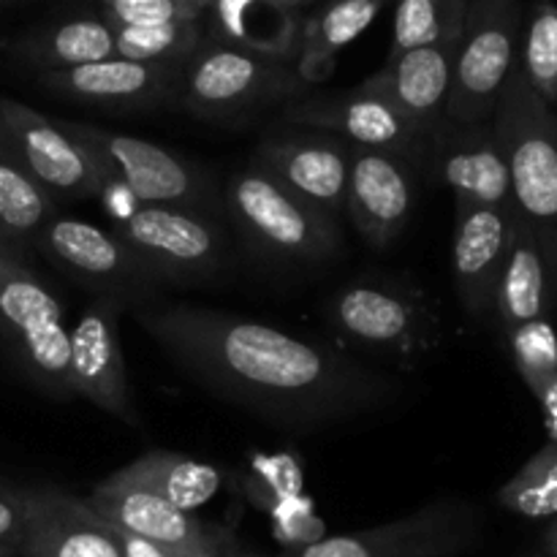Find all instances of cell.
<instances>
[{"mask_svg": "<svg viewBox=\"0 0 557 557\" xmlns=\"http://www.w3.org/2000/svg\"><path fill=\"white\" fill-rule=\"evenodd\" d=\"M424 166L455 194V205L511 207V177L493 123L446 120L433 134Z\"/></svg>", "mask_w": 557, "mask_h": 557, "instance_id": "obj_16", "label": "cell"}, {"mask_svg": "<svg viewBox=\"0 0 557 557\" xmlns=\"http://www.w3.org/2000/svg\"><path fill=\"white\" fill-rule=\"evenodd\" d=\"M270 11L272 5L261 0H210L207 14L212 20V38L226 47L286 63L288 54L299 52L302 25L297 14L272 22L261 20Z\"/></svg>", "mask_w": 557, "mask_h": 557, "instance_id": "obj_27", "label": "cell"}, {"mask_svg": "<svg viewBox=\"0 0 557 557\" xmlns=\"http://www.w3.org/2000/svg\"><path fill=\"white\" fill-rule=\"evenodd\" d=\"M54 215L58 201L0 152V248L25 256Z\"/></svg>", "mask_w": 557, "mask_h": 557, "instance_id": "obj_28", "label": "cell"}, {"mask_svg": "<svg viewBox=\"0 0 557 557\" xmlns=\"http://www.w3.org/2000/svg\"><path fill=\"white\" fill-rule=\"evenodd\" d=\"M517 71L528 82L539 101L557 112V3L533 0L522 20Z\"/></svg>", "mask_w": 557, "mask_h": 557, "instance_id": "obj_29", "label": "cell"}, {"mask_svg": "<svg viewBox=\"0 0 557 557\" xmlns=\"http://www.w3.org/2000/svg\"><path fill=\"white\" fill-rule=\"evenodd\" d=\"M490 123L509 163L511 207L542 245L557 299V112L539 101L515 65Z\"/></svg>", "mask_w": 557, "mask_h": 557, "instance_id": "obj_2", "label": "cell"}, {"mask_svg": "<svg viewBox=\"0 0 557 557\" xmlns=\"http://www.w3.org/2000/svg\"><path fill=\"white\" fill-rule=\"evenodd\" d=\"M27 520V493L25 490L0 487V544L20 547Z\"/></svg>", "mask_w": 557, "mask_h": 557, "instance_id": "obj_34", "label": "cell"}, {"mask_svg": "<svg viewBox=\"0 0 557 557\" xmlns=\"http://www.w3.org/2000/svg\"><path fill=\"white\" fill-rule=\"evenodd\" d=\"M515 207L455 205L451 234V277L457 297L473 319L495 308V288L515 239Z\"/></svg>", "mask_w": 557, "mask_h": 557, "instance_id": "obj_17", "label": "cell"}, {"mask_svg": "<svg viewBox=\"0 0 557 557\" xmlns=\"http://www.w3.org/2000/svg\"><path fill=\"white\" fill-rule=\"evenodd\" d=\"M71 326L63 302L25 256L0 248V337L22 373L54 400H71Z\"/></svg>", "mask_w": 557, "mask_h": 557, "instance_id": "obj_4", "label": "cell"}, {"mask_svg": "<svg viewBox=\"0 0 557 557\" xmlns=\"http://www.w3.org/2000/svg\"><path fill=\"white\" fill-rule=\"evenodd\" d=\"M522 20L520 0H468L446 109L449 123L476 125L493 120L517 65Z\"/></svg>", "mask_w": 557, "mask_h": 557, "instance_id": "obj_8", "label": "cell"}, {"mask_svg": "<svg viewBox=\"0 0 557 557\" xmlns=\"http://www.w3.org/2000/svg\"><path fill=\"white\" fill-rule=\"evenodd\" d=\"M134 315L207 392L283 428L351 422L403 395L395 375L267 321L190 305H145Z\"/></svg>", "mask_w": 557, "mask_h": 557, "instance_id": "obj_1", "label": "cell"}, {"mask_svg": "<svg viewBox=\"0 0 557 557\" xmlns=\"http://www.w3.org/2000/svg\"><path fill=\"white\" fill-rule=\"evenodd\" d=\"M0 152L54 201L90 199L103 188L85 147L63 125L14 98H0Z\"/></svg>", "mask_w": 557, "mask_h": 557, "instance_id": "obj_13", "label": "cell"}, {"mask_svg": "<svg viewBox=\"0 0 557 557\" xmlns=\"http://www.w3.org/2000/svg\"><path fill=\"white\" fill-rule=\"evenodd\" d=\"M460 38H446L430 47L408 49L397 58H386L375 74L359 82V87L386 98L411 123L435 134L446 123Z\"/></svg>", "mask_w": 557, "mask_h": 557, "instance_id": "obj_20", "label": "cell"}, {"mask_svg": "<svg viewBox=\"0 0 557 557\" xmlns=\"http://www.w3.org/2000/svg\"><path fill=\"white\" fill-rule=\"evenodd\" d=\"M16 557H25V555H16Z\"/></svg>", "mask_w": 557, "mask_h": 557, "instance_id": "obj_44", "label": "cell"}, {"mask_svg": "<svg viewBox=\"0 0 557 557\" xmlns=\"http://www.w3.org/2000/svg\"><path fill=\"white\" fill-rule=\"evenodd\" d=\"M120 313L123 310L117 305L96 299L71 324V386L74 397H85L98 411L120 419L128 428H141L117 341Z\"/></svg>", "mask_w": 557, "mask_h": 557, "instance_id": "obj_15", "label": "cell"}, {"mask_svg": "<svg viewBox=\"0 0 557 557\" xmlns=\"http://www.w3.org/2000/svg\"><path fill=\"white\" fill-rule=\"evenodd\" d=\"M261 3L272 5V9H281V11H294V14H297V11L302 9V5H308L310 0H261Z\"/></svg>", "mask_w": 557, "mask_h": 557, "instance_id": "obj_39", "label": "cell"}, {"mask_svg": "<svg viewBox=\"0 0 557 557\" xmlns=\"http://www.w3.org/2000/svg\"><path fill=\"white\" fill-rule=\"evenodd\" d=\"M308 90L297 69L207 36L183 63L174 103L201 120H239Z\"/></svg>", "mask_w": 557, "mask_h": 557, "instance_id": "obj_6", "label": "cell"}, {"mask_svg": "<svg viewBox=\"0 0 557 557\" xmlns=\"http://www.w3.org/2000/svg\"><path fill=\"white\" fill-rule=\"evenodd\" d=\"M482 511L444 498L392 522L315 539L283 557H460L479 542Z\"/></svg>", "mask_w": 557, "mask_h": 557, "instance_id": "obj_10", "label": "cell"}, {"mask_svg": "<svg viewBox=\"0 0 557 557\" xmlns=\"http://www.w3.org/2000/svg\"><path fill=\"white\" fill-rule=\"evenodd\" d=\"M112 232L163 286L199 283L226 264V234L218 218L205 212L141 205L128 218L112 221Z\"/></svg>", "mask_w": 557, "mask_h": 557, "instance_id": "obj_11", "label": "cell"}, {"mask_svg": "<svg viewBox=\"0 0 557 557\" xmlns=\"http://www.w3.org/2000/svg\"><path fill=\"white\" fill-rule=\"evenodd\" d=\"M14 52L41 74L76 69L114 58V27L103 16H74L27 33L14 44Z\"/></svg>", "mask_w": 557, "mask_h": 557, "instance_id": "obj_26", "label": "cell"}, {"mask_svg": "<svg viewBox=\"0 0 557 557\" xmlns=\"http://www.w3.org/2000/svg\"><path fill=\"white\" fill-rule=\"evenodd\" d=\"M413 205L417 185L411 163L389 152L354 147L346 215L370 248H392L411 221Z\"/></svg>", "mask_w": 557, "mask_h": 557, "instance_id": "obj_18", "label": "cell"}, {"mask_svg": "<svg viewBox=\"0 0 557 557\" xmlns=\"http://www.w3.org/2000/svg\"><path fill=\"white\" fill-rule=\"evenodd\" d=\"M223 215L250 250L281 264H326L341 250V223L267 174L245 163L221 190Z\"/></svg>", "mask_w": 557, "mask_h": 557, "instance_id": "obj_3", "label": "cell"}, {"mask_svg": "<svg viewBox=\"0 0 557 557\" xmlns=\"http://www.w3.org/2000/svg\"><path fill=\"white\" fill-rule=\"evenodd\" d=\"M237 557H259V555H239V553H237Z\"/></svg>", "mask_w": 557, "mask_h": 557, "instance_id": "obj_42", "label": "cell"}, {"mask_svg": "<svg viewBox=\"0 0 557 557\" xmlns=\"http://www.w3.org/2000/svg\"><path fill=\"white\" fill-rule=\"evenodd\" d=\"M36 248H41L92 297L117 305L120 310L145 308L156 302L163 288L112 228H101L82 218L54 215L38 234Z\"/></svg>", "mask_w": 557, "mask_h": 557, "instance_id": "obj_9", "label": "cell"}, {"mask_svg": "<svg viewBox=\"0 0 557 557\" xmlns=\"http://www.w3.org/2000/svg\"><path fill=\"white\" fill-rule=\"evenodd\" d=\"M114 27V25H112ZM205 22H169L147 27H114V54L166 69H183L185 60L205 44Z\"/></svg>", "mask_w": 557, "mask_h": 557, "instance_id": "obj_30", "label": "cell"}, {"mask_svg": "<svg viewBox=\"0 0 557 557\" xmlns=\"http://www.w3.org/2000/svg\"><path fill=\"white\" fill-rule=\"evenodd\" d=\"M101 172L103 183L128 190L139 205L180 207L215 215L223 212L221 190L199 163L139 136L114 134L90 123H60Z\"/></svg>", "mask_w": 557, "mask_h": 557, "instance_id": "obj_5", "label": "cell"}, {"mask_svg": "<svg viewBox=\"0 0 557 557\" xmlns=\"http://www.w3.org/2000/svg\"><path fill=\"white\" fill-rule=\"evenodd\" d=\"M506 343L517 373L522 375L533 397H539L557 379V332L549 315L509 332Z\"/></svg>", "mask_w": 557, "mask_h": 557, "instance_id": "obj_33", "label": "cell"}, {"mask_svg": "<svg viewBox=\"0 0 557 557\" xmlns=\"http://www.w3.org/2000/svg\"><path fill=\"white\" fill-rule=\"evenodd\" d=\"M174 557H237V542H234V533L228 528L210 525V531L199 544L183 549Z\"/></svg>", "mask_w": 557, "mask_h": 557, "instance_id": "obj_35", "label": "cell"}, {"mask_svg": "<svg viewBox=\"0 0 557 557\" xmlns=\"http://www.w3.org/2000/svg\"><path fill=\"white\" fill-rule=\"evenodd\" d=\"M351 150L346 139L326 131H275L256 145L250 161L299 199L341 218L346 212Z\"/></svg>", "mask_w": 557, "mask_h": 557, "instance_id": "obj_14", "label": "cell"}, {"mask_svg": "<svg viewBox=\"0 0 557 557\" xmlns=\"http://www.w3.org/2000/svg\"><path fill=\"white\" fill-rule=\"evenodd\" d=\"M549 302H553V286H549L542 245L533 237L531 228L517 218L515 239H511L509 256H506L504 272L495 288L493 313L498 315L504 335H509L531 321L547 319Z\"/></svg>", "mask_w": 557, "mask_h": 557, "instance_id": "obj_23", "label": "cell"}, {"mask_svg": "<svg viewBox=\"0 0 557 557\" xmlns=\"http://www.w3.org/2000/svg\"><path fill=\"white\" fill-rule=\"evenodd\" d=\"M20 555V547L14 544H0V557H16Z\"/></svg>", "mask_w": 557, "mask_h": 557, "instance_id": "obj_41", "label": "cell"}, {"mask_svg": "<svg viewBox=\"0 0 557 557\" xmlns=\"http://www.w3.org/2000/svg\"><path fill=\"white\" fill-rule=\"evenodd\" d=\"M112 476L120 479V482L150 490L158 498L169 500V504L183 511H194V515L196 509H201V506L215 498L223 484V473L210 462L163 449L145 451L134 462L114 471Z\"/></svg>", "mask_w": 557, "mask_h": 557, "instance_id": "obj_24", "label": "cell"}, {"mask_svg": "<svg viewBox=\"0 0 557 557\" xmlns=\"http://www.w3.org/2000/svg\"><path fill=\"white\" fill-rule=\"evenodd\" d=\"M85 500L107 525L161 544L172 553L194 547L210 531L194 511L177 509L150 490L120 482L112 473L101 479Z\"/></svg>", "mask_w": 557, "mask_h": 557, "instance_id": "obj_22", "label": "cell"}, {"mask_svg": "<svg viewBox=\"0 0 557 557\" xmlns=\"http://www.w3.org/2000/svg\"><path fill=\"white\" fill-rule=\"evenodd\" d=\"M468 0H397L395 30L386 58L462 36Z\"/></svg>", "mask_w": 557, "mask_h": 557, "instance_id": "obj_31", "label": "cell"}, {"mask_svg": "<svg viewBox=\"0 0 557 557\" xmlns=\"http://www.w3.org/2000/svg\"><path fill=\"white\" fill-rule=\"evenodd\" d=\"M20 555L25 557H123L117 533L69 490L30 487Z\"/></svg>", "mask_w": 557, "mask_h": 557, "instance_id": "obj_21", "label": "cell"}, {"mask_svg": "<svg viewBox=\"0 0 557 557\" xmlns=\"http://www.w3.org/2000/svg\"><path fill=\"white\" fill-rule=\"evenodd\" d=\"M281 125L326 131L346 139L351 147L403 158L413 169L428 163L430 145H433V134L411 123L386 98L368 92L359 85L335 96L294 98L283 109Z\"/></svg>", "mask_w": 557, "mask_h": 557, "instance_id": "obj_12", "label": "cell"}, {"mask_svg": "<svg viewBox=\"0 0 557 557\" xmlns=\"http://www.w3.org/2000/svg\"><path fill=\"white\" fill-rule=\"evenodd\" d=\"M103 9H120V5H136V3H147V0H101Z\"/></svg>", "mask_w": 557, "mask_h": 557, "instance_id": "obj_40", "label": "cell"}, {"mask_svg": "<svg viewBox=\"0 0 557 557\" xmlns=\"http://www.w3.org/2000/svg\"><path fill=\"white\" fill-rule=\"evenodd\" d=\"M389 0H326L315 14L302 22L299 33V76L319 82L335 65L341 49L357 41L375 22Z\"/></svg>", "mask_w": 557, "mask_h": 557, "instance_id": "obj_25", "label": "cell"}, {"mask_svg": "<svg viewBox=\"0 0 557 557\" xmlns=\"http://www.w3.org/2000/svg\"><path fill=\"white\" fill-rule=\"evenodd\" d=\"M528 557H547V555H544V553H542V555H528Z\"/></svg>", "mask_w": 557, "mask_h": 557, "instance_id": "obj_43", "label": "cell"}, {"mask_svg": "<svg viewBox=\"0 0 557 557\" xmlns=\"http://www.w3.org/2000/svg\"><path fill=\"white\" fill-rule=\"evenodd\" d=\"M0 3H3V0H0Z\"/></svg>", "mask_w": 557, "mask_h": 557, "instance_id": "obj_45", "label": "cell"}, {"mask_svg": "<svg viewBox=\"0 0 557 557\" xmlns=\"http://www.w3.org/2000/svg\"><path fill=\"white\" fill-rule=\"evenodd\" d=\"M500 506L522 520L557 517V446L544 444L495 495Z\"/></svg>", "mask_w": 557, "mask_h": 557, "instance_id": "obj_32", "label": "cell"}, {"mask_svg": "<svg viewBox=\"0 0 557 557\" xmlns=\"http://www.w3.org/2000/svg\"><path fill=\"white\" fill-rule=\"evenodd\" d=\"M180 69L107 58L65 71H44L41 85L54 96L109 112H145L161 103H174Z\"/></svg>", "mask_w": 557, "mask_h": 557, "instance_id": "obj_19", "label": "cell"}, {"mask_svg": "<svg viewBox=\"0 0 557 557\" xmlns=\"http://www.w3.org/2000/svg\"><path fill=\"white\" fill-rule=\"evenodd\" d=\"M326 319L341 341L397 362L428 357L441 337L433 305L395 283L354 281L337 288L326 305Z\"/></svg>", "mask_w": 557, "mask_h": 557, "instance_id": "obj_7", "label": "cell"}, {"mask_svg": "<svg viewBox=\"0 0 557 557\" xmlns=\"http://www.w3.org/2000/svg\"><path fill=\"white\" fill-rule=\"evenodd\" d=\"M114 533H117V544H120V553H123V557H174L177 555V553H172V549L161 547V544L134 536V533L117 531V528H114Z\"/></svg>", "mask_w": 557, "mask_h": 557, "instance_id": "obj_36", "label": "cell"}, {"mask_svg": "<svg viewBox=\"0 0 557 557\" xmlns=\"http://www.w3.org/2000/svg\"><path fill=\"white\" fill-rule=\"evenodd\" d=\"M542 553L547 557H557V517L553 522H549L547 533H544L542 539Z\"/></svg>", "mask_w": 557, "mask_h": 557, "instance_id": "obj_38", "label": "cell"}, {"mask_svg": "<svg viewBox=\"0 0 557 557\" xmlns=\"http://www.w3.org/2000/svg\"><path fill=\"white\" fill-rule=\"evenodd\" d=\"M542 403V411H544V424H547V433H549V444L557 446V379L542 395L536 397Z\"/></svg>", "mask_w": 557, "mask_h": 557, "instance_id": "obj_37", "label": "cell"}]
</instances>
